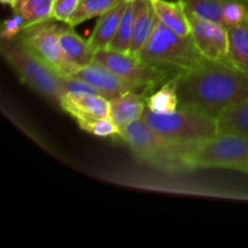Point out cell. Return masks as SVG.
<instances>
[{"label":"cell","mask_w":248,"mask_h":248,"mask_svg":"<svg viewBox=\"0 0 248 248\" xmlns=\"http://www.w3.org/2000/svg\"><path fill=\"white\" fill-rule=\"evenodd\" d=\"M179 108L218 118L223 111L248 99V74L229 58L207 60L176 77Z\"/></svg>","instance_id":"1"},{"label":"cell","mask_w":248,"mask_h":248,"mask_svg":"<svg viewBox=\"0 0 248 248\" xmlns=\"http://www.w3.org/2000/svg\"><path fill=\"white\" fill-rule=\"evenodd\" d=\"M182 170L225 169L248 173V137L219 133L216 137L181 145Z\"/></svg>","instance_id":"2"},{"label":"cell","mask_w":248,"mask_h":248,"mask_svg":"<svg viewBox=\"0 0 248 248\" xmlns=\"http://www.w3.org/2000/svg\"><path fill=\"white\" fill-rule=\"evenodd\" d=\"M137 56L148 64L173 77L193 69L205 58L196 47L193 36L179 35L160 21Z\"/></svg>","instance_id":"3"},{"label":"cell","mask_w":248,"mask_h":248,"mask_svg":"<svg viewBox=\"0 0 248 248\" xmlns=\"http://www.w3.org/2000/svg\"><path fill=\"white\" fill-rule=\"evenodd\" d=\"M1 52L10 67L24 84L41 96L60 104L61 98L65 93L62 75L58 74L19 38L2 40Z\"/></svg>","instance_id":"4"},{"label":"cell","mask_w":248,"mask_h":248,"mask_svg":"<svg viewBox=\"0 0 248 248\" xmlns=\"http://www.w3.org/2000/svg\"><path fill=\"white\" fill-rule=\"evenodd\" d=\"M142 119L178 145L194 144L219 135L218 119L195 109L178 108L171 114H156L145 108Z\"/></svg>","instance_id":"5"},{"label":"cell","mask_w":248,"mask_h":248,"mask_svg":"<svg viewBox=\"0 0 248 248\" xmlns=\"http://www.w3.org/2000/svg\"><path fill=\"white\" fill-rule=\"evenodd\" d=\"M120 136L133 154L142 161L166 171H179L181 145L171 142L143 119L120 130Z\"/></svg>","instance_id":"6"},{"label":"cell","mask_w":248,"mask_h":248,"mask_svg":"<svg viewBox=\"0 0 248 248\" xmlns=\"http://www.w3.org/2000/svg\"><path fill=\"white\" fill-rule=\"evenodd\" d=\"M93 61L102 63L113 70L127 81L135 91L144 94L145 97L176 78L165 70L148 64L138 56L110 48L97 50L94 52Z\"/></svg>","instance_id":"7"},{"label":"cell","mask_w":248,"mask_h":248,"mask_svg":"<svg viewBox=\"0 0 248 248\" xmlns=\"http://www.w3.org/2000/svg\"><path fill=\"white\" fill-rule=\"evenodd\" d=\"M58 28L60 26L50 19L26 27L18 38L36 55L40 56L48 65H51L58 74L62 77H69L79 68L65 55L58 38Z\"/></svg>","instance_id":"8"},{"label":"cell","mask_w":248,"mask_h":248,"mask_svg":"<svg viewBox=\"0 0 248 248\" xmlns=\"http://www.w3.org/2000/svg\"><path fill=\"white\" fill-rule=\"evenodd\" d=\"M191 36L201 55L207 60H225L229 55V31L218 22L188 15Z\"/></svg>","instance_id":"9"},{"label":"cell","mask_w":248,"mask_h":248,"mask_svg":"<svg viewBox=\"0 0 248 248\" xmlns=\"http://www.w3.org/2000/svg\"><path fill=\"white\" fill-rule=\"evenodd\" d=\"M73 77L86 81L98 92V94L103 96L108 101H111L128 91H135L127 81L97 61L79 68L73 74Z\"/></svg>","instance_id":"10"},{"label":"cell","mask_w":248,"mask_h":248,"mask_svg":"<svg viewBox=\"0 0 248 248\" xmlns=\"http://www.w3.org/2000/svg\"><path fill=\"white\" fill-rule=\"evenodd\" d=\"M60 107L77 120V123L106 118L110 114V101L101 94L67 92L62 96Z\"/></svg>","instance_id":"11"},{"label":"cell","mask_w":248,"mask_h":248,"mask_svg":"<svg viewBox=\"0 0 248 248\" xmlns=\"http://www.w3.org/2000/svg\"><path fill=\"white\" fill-rule=\"evenodd\" d=\"M145 108L147 99L144 94L137 91H128L111 99L109 116L121 130L133 121L142 119Z\"/></svg>","instance_id":"12"},{"label":"cell","mask_w":248,"mask_h":248,"mask_svg":"<svg viewBox=\"0 0 248 248\" xmlns=\"http://www.w3.org/2000/svg\"><path fill=\"white\" fill-rule=\"evenodd\" d=\"M136 2H137V9H136L132 43L128 53L137 56L149 40L159 18L150 0H136Z\"/></svg>","instance_id":"13"},{"label":"cell","mask_w":248,"mask_h":248,"mask_svg":"<svg viewBox=\"0 0 248 248\" xmlns=\"http://www.w3.org/2000/svg\"><path fill=\"white\" fill-rule=\"evenodd\" d=\"M126 1L127 0H124L115 7L99 16L98 21H97L96 26L92 31L91 36L89 38V44L93 48L94 52L97 50H103V48L109 47L116 31H118L119 24H120L121 17H123L124 10L126 6Z\"/></svg>","instance_id":"14"},{"label":"cell","mask_w":248,"mask_h":248,"mask_svg":"<svg viewBox=\"0 0 248 248\" xmlns=\"http://www.w3.org/2000/svg\"><path fill=\"white\" fill-rule=\"evenodd\" d=\"M161 23L174 33L183 36L191 35V26L186 9L179 0H150Z\"/></svg>","instance_id":"15"},{"label":"cell","mask_w":248,"mask_h":248,"mask_svg":"<svg viewBox=\"0 0 248 248\" xmlns=\"http://www.w3.org/2000/svg\"><path fill=\"white\" fill-rule=\"evenodd\" d=\"M58 38L65 55L74 62L78 68H82L93 62L94 51L89 44V40H85L79 34L75 33L73 27H60Z\"/></svg>","instance_id":"16"},{"label":"cell","mask_w":248,"mask_h":248,"mask_svg":"<svg viewBox=\"0 0 248 248\" xmlns=\"http://www.w3.org/2000/svg\"><path fill=\"white\" fill-rule=\"evenodd\" d=\"M53 2L55 0H16L12 10L29 27L52 19Z\"/></svg>","instance_id":"17"},{"label":"cell","mask_w":248,"mask_h":248,"mask_svg":"<svg viewBox=\"0 0 248 248\" xmlns=\"http://www.w3.org/2000/svg\"><path fill=\"white\" fill-rule=\"evenodd\" d=\"M147 108L156 114H171L179 108L176 78L167 81L145 97Z\"/></svg>","instance_id":"18"},{"label":"cell","mask_w":248,"mask_h":248,"mask_svg":"<svg viewBox=\"0 0 248 248\" xmlns=\"http://www.w3.org/2000/svg\"><path fill=\"white\" fill-rule=\"evenodd\" d=\"M217 119L219 133H235L248 137V99L227 109Z\"/></svg>","instance_id":"19"},{"label":"cell","mask_w":248,"mask_h":248,"mask_svg":"<svg viewBox=\"0 0 248 248\" xmlns=\"http://www.w3.org/2000/svg\"><path fill=\"white\" fill-rule=\"evenodd\" d=\"M228 58L248 74V27L246 23L230 27Z\"/></svg>","instance_id":"20"},{"label":"cell","mask_w":248,"mask_h":248,"mask_svg":"<svg viewBox=\"0 0 248 248\" xmlns=\"http://www.w3.org/2000/svg\"><path fill=\"white\" fill-rule=\"evenodd\" d=\"M136 9H137L136 0H127L126 1V6L124 10L123 17H121L120 24H119L118 31H116L115 36H114L113 41L108 48L120 51V52H130L133 35V26H135Z\"/></svg>","instance_id":"21"},{"label":"cell","mask_w":248,"mask_h":248,"mask_svg":"<svg viewBox=\"0 0 248 248\" xmlns=\"http://www.w3.org/2000/svg\"><path fill=\"white\" fill-rule=\"evenodd\" d=\"M179 1L182 2L188 15L218 22L224 26L223 6L225 0H179Z\"/></svg>","instance_id":"22"},{"label":"cell","mask_w":248,"mask_h":248,"mask_svg":"<svg viewBox=\"0 0 248 248\" xmlns=\"http://www.w3.org/2000/svg\"><path fill=\"white\" fill-rule=\"evenodd\" d=\"M123 1L124 0H80L77 11L65 24L70 27L79 26L87 19L106 14Z\"/></svg>","instance_id":"23"},{"label":"cell","mask_w":248,"mask_h":248,"mask_svg":"<svg viewBox=\"0 0 248 248\" xmlns=\"http://www.w3.org/2000/svg\"><path fill=\"white\" fill-rule=\"evenodd\" d=\"M78 125L80 126L81 130L98 136V137H110V136L120 135V128L111 120L110 116L81 121V123H78Z\"/></svg>","instance_id":"24"},{"label":"cell","mask_w":248,"mask_h":248,"mask_svg":"<svg viewBox=\"0 0 248 248\" xmlns=\"http://www.w3.org/2000/svg\"><path fill=\"white\" fill-rule=\"evenodd\" d=\"M248 16V4L240 0H225L223 6V21L227 28L245 23Z\"/></svg>","instance_id":"25"},{"label":"cell","mask_w":248,"mask_h":248,"mask_svg":"<svg viewBox=\"0 0 248 248\" xmlns=\"http://www.w3.org/2000/svg\"><path fill=\"white\" fill-rule=\"evenodd\" d=\"M80 0H55L53 2L52 19L62 23H68L79 6Z\"/></svg>","instance_id":"26"},{"label":"cell","mask_w":248,"mask_h":248,"mask_svg":"<svg viewBox=\"0 0 248 248\" xmlns=\"http://www.w3.org/2000/svg\"><path fill=\"white\" fill-rule=\"evenodd\" d=\"M24 27H26V23H24L23 18L18 14H15L14 12V16L7 18L2 23L1 39L2 40H14V39H17L24 29Z\"/></svg>","instance_id":"27"},{"label":"cell","mask_w":248,"mask_h":248,"mask_svg":"<svg viewBox=\"0 0 248 248\" xmlns=\"http://www.w3.org/2000/svg\"><path fill=\"white\" fill-rule=\"evenodd\" d=\"M0 1L2 2V4L5 5H10V6H14V4L16 2V0H0Z\"/></svg>","instance_id":"28"},{"label":"cell","mask_w":248,"mask_h":248,"mask_svg":"<svg viewBox=\"0 0 248 248\" xmlns=\"http://www.w3.org/2000/svg\"><path fill=\"white\" fill-rule=\"evenodd\" d=\"M245 23L247 24V27H248V16H247V18H246V21H245Z\"/></svg>","instance_id":"29"},{"label":"cell","mask_w":248,"mask_h":248,"mask_svg":"<svg viewBox=\"0 0 248 248\" xmlns=\"http://www.w3.org/2000/svg\"><path fill=\"white\" fill-rule=\"evenodd\" d=\"M240 1H244V2H246V4H248V0H240Z\"/></svg>","instance_id":"30"}]
</instances>
